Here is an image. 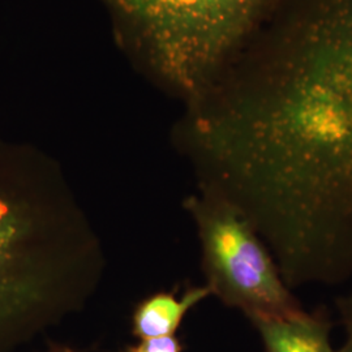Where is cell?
I'll return each instance as SVG.
<instances>
[{"mask_svg":"<svg viewBox=\"0 0 352 352\" xmlns=\"http://www.w3.org/2000/svg\"><path fill=\"white\" fill-rule=\"evenodd\" d=\"M336 305L340 315V324L346 334L344 343L337 352H352V291L347 295L340 296Z\"/></svg>","mask_w":352,"mask_h":352,"instance_id":"cell-8","label":"cell"},{"mask_svg":"<svg viewBox=\"0 0 352 352\" xmlns=\"http://www.w3.org/2000/svg\"><path fill=\"white\" fill-rule=\"evenodd\" d=\"M104 267L100 234L56 160L0 139V352L80 312Z\"/></svg>","mask_w":352,"mask_h":352,"instance_id":"cell-1","label":"cell"},{"mask_svg":"<svg viewBox=\"0 0 352 352\" xmlns=\"http://www.w3.org/2000/svg\"><path fill=\"white\" fill-rule=\"evenodd\" d=\"M184 344L176 336L153 338V340H141L126 346L123 352H183Z\"/></svg>","mask_w":352,"mask_h":352,"instance_id":"cell-7","label":"cell"},{"mask_svg":"<svg viewBox=\"0 0 352 352\" xmlns=\"http://www.w3.org/2000/svg\"><path fill=\"white\" fill-rule=\"evenodd\" d=\"M209 296L212 292L206 285L189 287L180 298L175 292L151 294L133 309L132 334L139 340L176 336L189 312Z\"/></svg>","mask_w":352,"mask_h":352,"instance_id":"cell-6","label":"cell"},{"mask_svg":"<svg viewBox=\"0 0 352 352\" xmlns=\"http://www.w3.org/2000/svg\"><path fill=\"white\" fill-rule=\"evenodd\" d=\"M183 208L196 226L212 296L247 318L302 311L264 240L235 208L199 190Z\"/></svg>","mask_w":352,"mask_h":352,"instance_id":"cell-4","label":"cell"},{"mask_svg":"<svg viewBox=\"0 0 352 352\" xmlns=\"http://www.w3.org/2000/svg\"><path fill=\"white\" fill-rule=\"evenodd\" d=\"M218 78L352 153V0H273Z\"/></svg>","mask_w":352,"mask_h":352,"instance_id":"cell-2","label":"cell"},{"mask_svg":"<svg viewBox=\"0 0 352 352\" xmlns=\"http://www.w3.org/2000/svg\"><path fill=\"white\" fill-rule=\"evenodd\" d=\"M248 320L260 336L265 352H337L330 338L333 325L322 309Z\"/></svg>","mask_w":352,"mask_h":352,"instance_id":"cell-5","label":"cell"},{"mask_svg":"<svg viewBox=\"0 0 352 352\" xmlns=\"http://www.w3.org/2000/svg\"><path fill=\"white\" fill-rule=\"evenodd\" d=\"M124 50L184 103L251 36L273 0H100Z\"/></svg>","mask_w":352,"mask_h":352,"instance_id":"cell-3","label":"cell"},{"mask_svg":"<svg viewBox=\"0 0 352 352\" xmlns=\"http://www.w3.org/2000/svg\"><path fill=\"white\" fill-rule=\"evenodd\" d=\"M43 352H75L74 349H71L69 346L65 344H60V343H51L47 350Z\"/></svg>","mask_w":352,"mask_h":352,"instance_id":"cell-9","label":"cell"}]
</instances>
